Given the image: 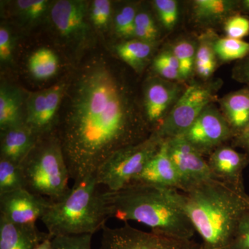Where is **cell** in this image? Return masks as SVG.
I'll return each mask as SVG.
<instances>
[{
    "label": "cell",
    "instance_id": "6da1fadb",
    "mask_svg": "<svg viewBox=\"0 0 249 249\" xmlns=\"http://www.w3.org/2000/svg\"><path fill=\"white\" fill-rule=\"evenodd\" d=\"M152 133L112 57L96 52L84 58L67 82L55 129L73 184L94 176L114 152Z\"/></svg>",
    "mask_w": 249,
    "mask_h": 249
},
{
    "label": "cell",
    "instance_id": "7a4b0ae2",
    "mask_svg": "<svg viewBox=\"0 0 249 249\" xmlns=\"http://www.w3.org/2000/svg\"><path fill=\"white\" fill-rule=\"evenodd\" d=\"M202 239L204 249L228 248L241 219L249 213V196L214 178L184 191L168 188Z\"/></svg>",
    "mask_w": 249,
    "mask_h": 249
},
{
    "label": "cell",
    "instance_id": "3957f363",
    "mask_svg": "<svg viewBox=\"0 0 249 249\" xmlns=\"http://www.w3.org/2000/svg\"><path fill=\"white\" fill-rule=\"evenodd\" d=\"M108 217L147 226L160 235L192 240L196 232L189 217L170 196L168 188L130 185L103 192Z\"/></svg>",
    "mask_w": 249,
    "mask_h": 249
},
{
    "label": "cell",
    "instance_id": "277c9868",
    "mask_svg": "<svg viewBox=\"0 0 249 249\" xmlns=\"http://www.w3.org/2000/svg\"><path fill=\"white\" fill-rule=\"evenodd\" d=\"M94 176L73 184L58 200L51 201L41 218L52 237L91 234L103 230L109 219L103 192Z\"/></svg>",
    "mask_w": 249,
    "mask_h": 249
},
{
    "label": "cell",
    "instance_id": "5b68a950",
    "mask_svg": "<svg viewBox=\"0 0 249 249\" xmlns=\"http://www.w3.org/2000/svg\"><path fill=\"white\" fill-rule=\"evenodd\" d=\"M24 188L49 200H58L70 188V178L61 144L53 133L37 139L20 164Z\"/></svg>",
    "mask_w": 249,
    "mask_h": 249
},
{
    "label": "cell",
    "instance_id": "8992f818",
    "mask_svg": "<svg viewBox=\"0 0 249 249\" xmlns=\"http://www.w3.org/2000/svg\"><path fill=\"white\" fill-rule=\"evenodd\" d=\"M163 142L153 132L143 142L114 152L96 172L95 178L98 184L106 186L108 191L125 188L142 171Z\"/></svg>",
    "mask_w": 249,
    "mask_h": 249
},
{
    "label": "cell",
    "instance_id": "52a82bcc",
    "mask_svg": "<svg viewBox=\"0 0 249 249\" xmlns=\"http://www.w3.org/2000/svg\"><path fill=\"white\" fill-rule=\"evenodd\" d=\"M89 3L82 0H58L51 5L49 24L58 42L81 53L91 47L94 33L89 19Z\"/></svg>",
    "mask_w": 249,
    "mask_h": 249
},
{
    "label": "cell",
    "instance_id": "ba28073f",
    "mask_svg": "<svg viewBox=\"0 0 249 249\" xmlns=\"http://www.w3.org/2000/svg\"><path fill=\"white\" fill-rule=\"evenodd\" d=\"M221 86V80H217L187 87L156 133L164 141L182 136L206 107L219 101Z\"/></svg>",
    "mask_w": 249,
    "mask_h": 249
},
{
    "label": "cell",
    "instance_id": "9c48e42d",
    "mask_svg": "<svg viewBox=\"0 0 249 249\" xmlns=\"http://www.w3.org/2000/svg\"><path fill=\"white\" fill-rule=\"evenodd\" d=\"M100 249H204L192 240H180L142 231L125 223L124 227L103 229Z\"/></svg>",
    "mask_w": 249,
    "mask_h": 249
},
{
    "label": "cell",
    "instance_id": "30bf717a",
    "mask_svg": "<svg viewBox=\"0 0 249 249\" xmlns=\"http://www.w3.org/2000/svg\"><path fill=\"white\" fill-rule=\"evenodd\" d=\"M67 82H59L50 88L27 93L25 124L37 139L55 133Z\"/></svg>",
    "mask_w": 249,
    "mask_h": 249
},
{
    "label": "cell",
    "instance_id": "8fae6325",
    "mask_svg": "<svg viewBox=\"0 0 249 249\" xmlns=\"http://www.w3.org/2000/svg\"><path fill=\"white\" fill-rule=\"evenodd\" d=\"M182 137L203 156H209L231 142L234 134L215 105H210L187 129Z\"/></svg>",
    "mask_w": 249,
    "mask_h": 249
},
{
    "label": "cell",
    "instance_id": "7c38bea8",
    "mask_svg": "<svg viewBox=\"0 0 249 249\" xmlns=\"http://www.w3.org/2000/svg\"><path fill=\"white\" fill-rule=\"evenodd\" d=\"M182 83L150 77L143 86L142 110L152 132L157 130L186 88Z\"/></svg>",
    "mask_w": 249,
    "mask_h": 249
},
{
    "label": "cell",
    "instance_id": "4fadbf2b",
    "mask_svg": "<svg viewBox=\"0 0 249 249\" xmlns=\"http://www.w3.org/2000/svg\"><path fill=\"white\" fill-rule=\"evenodd\" d=\"M169 155L181 183L178 191H184L196 183L214 178L204 156L182 136L165 140Z\"/></svg>",
    "mask_w": 249,
    "mask_h": 249
},
{
    "label": "cell",
    "instance_id": "5bb4252c",
    "mask_svg": "<svg viewBox=\"0 0 249 249\" xmlns=\"http://www.w3.org/2000/svg\"><path fill=\"white\" fill-rule=\"evenodd\" d=\"M51 201L26 188L0 196V215L18 227L36 228Z\"/></svg>",
    "mask_w": 249,
    "mask_h": 249
},
{
    "label": "cell",
    "instance_id": "9a60e30c",
    "mask_svg": "<svg viewBox=\"0 0 249 249\" xmlns=\"http://www.w3.org/2000/svg\"><path fill=\"white\" fill-rule=\"evenodd\" d=\"M208 165L216 179L245 191L243 173L249 165V156L231 145H223L208 156Z\"/></svg>",
    "mask_w": 249,
    "mask_h": 249
},
{
    "label": "cell",
    "instance_id": "2e32d148",
    "mask_svg": "<svg viewBox=\"0 0 249 249\" xmlns=\"http://www.w3.org/2000/svg\"><path fill=\"white\" fill-rule=\"evenodd\" d=\"M130 185L180 190L179 178L168 155L165 141L160 145V150L128 186Z\"/></svg>",
    "mask_w": 249,
    "mask_h": 249
},
{
    "label": "cell",
    "instance_id": "e0dca14e",
    "mask_svg": "<svg viewBox=\"0 0 249 249\" xmlns=\"http://www.w3.org/2000/svg\"><path fill=\"white\" fill-rule=\"evenodd\" d=\"M0 158L20 165L35 146L37 137L26 124L0 132Z\"/></svg>",
    "mask_w": 249,
    "mask_h": 249
},
{
    "label": "cell",
    "instance_id": "ac0fdd59",
    "mask_svg": "<svg viewBox=\"0 0 249 249\" xmlns=\"http://www.w3.org/2000/svg\"><path fill=\"white\" fill-rule=\"evenodd\" d=\"M27 96L18 87L1 83L0 88V132L26 124Z\"/></svg>",
    "mask_w": 249,
    "mask_h": 249
},
{
    "label": "cell",
    "instance_id": "d6986e66",
    "mask_svg": "<svg viewBox=\"0 0 249 249\" xmlns=\"http://www.w3.org/2000/svg\"><path fill=\"white\" fill-rule=\"evenodd\" d=\"M192 17L201 27L224 24L240 11V0H194L191 2Z\"/></svg>",
    "mask_w": 249,
    "mask_h": 249
},
{
    "label": "cell",
    "instance_id": "ffe728a7",
    "mask_svg": "<svg viewBox=\"0 0 249 249\" xmlns=\"http://www.w3.org/2000/svg\"><path fill=\"white\" fill-rule=\"evenodd\" d=\"M218 102L220 106L219 110L235 137L249 122V88L244 87L229 93Z\"/></svg>",
    "mask_w": 249,
    "mask_h": 249
},
{
    "label": "cell",
    "instance_id": "44dd1931",
    "mask_svg": "<svg viewBox=\"0 0 249 249\" xmlns=\"http://www.w3.org/2000/svg\"><path fill=\"white\" fill-rule=\"evenodd\" d=\"M49 235L37 227H18L0 215V249H34Z\"/></svg>",
    "mask_w": 249,
    "mask_h": 249
},
{
    "label": "cell",
    "instance_id": "7402d4cb",
    "mask_svg": "<svg viewBox=\"0 0 249 249\" xmlns=\"http://www.w3.org/2000/svg\"><path fill=\"white\" fill-rule=\"evenodd\" d=\"M158 43H150L132 39L121 41L113 47L118 58L137 73H141L147 63L152 60Z\"/></svg>",
    "mask_w": 249,
    "mask_h": 249
},
{
    "label": "cell",
    "instance_id": "603a6c76",
    "mask_svg": "<svg viewBox=\"0 0 249 249\" xmlns=\"http://www.w3.org/2000/svg\"><path fill=\"white\" fill-rule=\"evenodd\" d=\"M218 36L213 31L208 30L196 40L195 75L208 81L217 70L218 60L214 50V42Z\"/></svg>",
    "mask_w": 249,
    "mask_h": 249
},
{
    "label": "cell",
    "instance_id": "cb8c5ba5",
    "mask_svg": "<svg viewBox=\"0 0 249 249\" xmlns=\"http://www.w3.org/2000/svg\"><path fill=\"white\" fill-rule=\"evenodd\" d=\"M28 68L35 79H49L58 71V55L52 49L45 47L38 49L31 54L28 61Z\"/></svg>",
    "mask_w": 249,
    "mask_h": 249
},
{
    "label": "cell",
    "instance_id": "d4e9b609",
    "mask_svg": "<svg viewBox=\"0 0 249 249\" xmlns=\"http://www.w3.org/2000/svg\"><path fill=\"white\" fill-rule=\"evenodd\" d=\"M170 47L178 59L182 83L188 81L195 75L196 42L189 38H181Z\"/></svg>",
    "mask_w": 249,
    "mask_h": 249
},
{
    "label": "cell",
    "instance_id": "484cf974",
    "mask_svg": "<svg viewBox=\"0 0 249 249\" xmlns=\"http://www.w3.org/2000/svg\"><path fill=\"white\" fill-rule=\"evenodd\" d=\"M52 3L47 0H18L14 2L15 14L25 25H36L48 17Z\"/></svg>",
    "mask_w": 249,
    "mask_h": 249
},
{
    "label": "cell",
    "instance_id": "4316f807",
    "mask_svg": "<svg viewBox=\"0 0 249 249\" xmlns=\"http://www.w3.org/2000/svg\"><path fill=\"white\" fill-rule=\"evenodd\" d=\"M160 28L155 15L150 10L139 8L135 18L134 39L159 43L161 36Z\"/></svg>",
    "mask_w": 249,
    "mask_h": 249
},
{
    "label": "cell",
    "instance_id": "83f0119b",
    "mask_svg": "<svg viewBox=\"0 0 249 249\" xmlns=\"http://www.w3.org/2000/svg\"><path fill=\"white\" fill-rule=\"evenodd\" d=\"M139 6L135 3L124 4L114 13L112 29L122 41L134 39L135 18Z\"/></svg>",
    "mask_w": 249,
    "mask_h": 249
},
{
    "label": "cell",
    "instance_id": "f1b7e54d",
    "mask_svg": "<svg viewBox=\"0 0 249 249\" xmlns=\"http://www.w3.org/2000/svg\"><path fill=\"white\" fill-rule=\"evenodd\" d=\"M214 50L219 62H237L249 55V42L228 37H217L214 42Z\"/></svg>",
    "mask_w": 249,
    "mask_h": 249
},
{
    "label": "cell",
    "instance_id": "f546056e",
    "mask_svg": "<svg viewBox=\"0 0 249 249\" xmlns=\"http://www.w3.org/2000/svg\"><path fill=\"white\" fill-rule=\"evenodd\" d=\"M152 70L156 76L170 81L182 83L178 59L170 47H166L156 54L152 60Z\"/></svg>",
    "mask_w": 249,
    "mask_h": 249
},
{
    "label": "cell",
    "instance_id": "4dcf8cb0",
    "mask_svg": "<svg viewBox=\"0 0 249 249\" xmlns=\"http://www.w3.org/2000/svg\"><path fill=\"white\" fill-rule=\"evenodd\" d=\"M113 12L111 1L94 0L89 3V19L93 29L101 34H107L112 29Z\"/></svg>",
    "mask_w": 249,
    "mask_h": 249
},
{
    "label": "cell",
    "instance_id": "1f68e13d",
    "mask_svg": "<svg viewBox=\"0 0 249 249\" xmlns=\"http://www.w3.org/2000/svg\"><path fill=\"white\" fill-rule=\"evenodd\" d=\"M24 188L20 165L0 158V196Z\"/></svg>",
    "mask_w": 249,
    "mask_h": 249
},
{
    "label": "cell",
    "instance_id": "d6a6232c",
    "mask_svg": "<svg viewBox=\"0 0 249 249\" xmlns=\"http://www.w3.org/2000/svg\"><path fill=\"white\" fill-rule=\"evenodd\" d=\"M152 9L160 27L172 31L178 25L179 19V6L176 0H155Z\"/></svg>",
    "mask_w": 249,
    "mask_h": 249
},
{
    "label": "cell",
    "instance_id": "836d02e7",
    "mask_svg": "<svg viewBox=\"0 0 249 249\" xmlns=\"http://www.w3.org/2000/svg\"><path fill=\"white\" fill-rule=\"evenodd\" d=\"M224 31L228 37L243 40L249 35V18L242 14L232 16L224 23Z\"/></svg>",
    "mask_w": 249,
    "mask_h": 249
},
{
    "label": "cell",
    "instance_id": "e575fe53",
    "mask_svg": "<svg viewBox=\"0 0 249 249\" xmlns=\"http://www.w3.org/2000/svg\"><path fill=\"white\" fill-rule=\"evenodd\" d=\"M91 234L55 236L52 239L53 249H91Z\"/></svg>",
    "mask_w": 249,
    "mask_h": 249
},
{
    "label": "cell",
    "instance_id": "d590c367",
    "mask_svg": "<svg viewBox=\"0 0 249 249\" xmlns=\"http://www.w3.org/2000/svg\"><path fill=\"white\" fill-rule=\"evenodd\" d=\"M229 247L231 249H249V213L241 219Z\"/></svg>",
    "mask_w": 249,
    "mask_h": 249
},
{
    "label": "cell",
    "instance_id": "8d00e7d4",
    "mask_svg": "<svg viewBox=\"0 0 249 249\" xmlns=\"http://www.w3.org/2000/svg\"><path fill=\"white\" fill-rule=\"evenodd\" d=\"M13 36L9 28L1 24L0 27V60L1 63H9L13 59Z\"/></svg>",
    "mask_w": 249,
    "mask_h": 249
},
{
    "label": "cell",
    "instance_id": "74e56055",
    "mask_svg": "<svg viewBox=\"0 0 249 249\" xmlns=\"http://www.w3.org/2000/svg\"><path fill=\"white\" fill-rule=\"evenodd\" d=\"M231 75L236 82L249 88V54L235 62L232 67Z\"/></svg>",
    "mask_w": 249,
    "mask_h": 249
},
{
    "label": "cell",
    "instance_id": "f35d334b",
    "mask_svg": "<svg viewBox=\"0 0 249 249\" xmlns=\"http://www.w3.org/2000/svg\"><path fill=\"white\" fill-rule=\"evenodd\" d=\"M231 146L242 149L249 156V122L243 130L236 135L231 141Z\"/></svg>",
    "mask_w": 249,
    "mask_h": 249
},
{
    "label": "cell",
    "instance_id": "ab89813d",
    "mask_svg": "<svg viewBox=\"0 0 249 249\" xmlns=\"http://www.w3.org/2000/svg\"><path fill=\"white\" fill-rule=\"evenodd\" d=\"M52 239H53V237L49 235L47 238L41 241L40 243L37 244L34 249H53V247H52Z\"/></svg>",
    "mask_w": 249,
    "mask_h": 249
},
{
    "label": "cell",
    "instance_id": "60d3db41",
    "mask_svg": "<svg viewBox=\"0 0 249 249\" xmlns=\"http://www.w3.org/2000/svg\"><path fill=\"white\" fill-rule=\"evenodd\" d=\"M240 11L241 14L249 16V0H240Z\"/></svg>",
    "mask_w": 249,
    "mask_h": 249
},
{
    "label": "cell",
    "instance_id": "b9f144b4",
    "mask_svg": "<svg viewBox=\"0 0 249 249\" xmlns=\"http://www.w3.org/2000/svg\"><path fill=\"white\" fill-rule=\"evenodd\" d=\"M231 249L230 248V247H228V248H226V249Z\"/></svg>",
    "mask_w": 249,
    "mask_h": 249
}]
</instances>
